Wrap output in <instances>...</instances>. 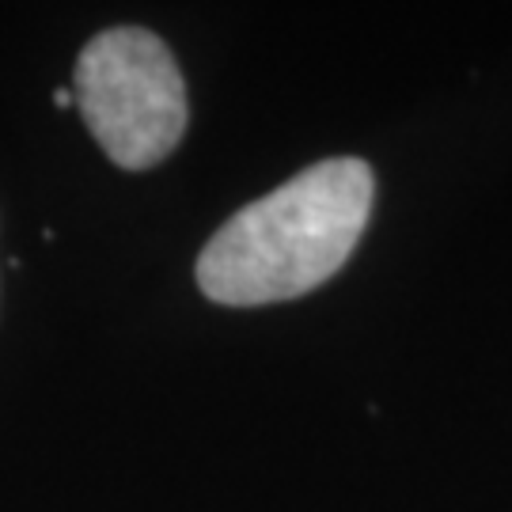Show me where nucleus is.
I'll use <instances>...</instances> for the list:
<instances>
[{
  "instance_id": "obj_1",
  "label": "nucleus",
  "mask_w": 512,
  "mask_h": 512,
  "mask_svg": "<svg viewBox=\"0 0 512 512\" xmlns=\"http://www.w3.org/2000/svg\"><path fill=\"white\" fill-rule=\"evenodd\" d=\"M365 160H323L243 205L205 243L198 285L228 308L293 300L338 274L372 213Z\"/></svg>"
},
{
  "instance_id": "obj_2",
  "label": "nucleus",
  "mask_w": 512,
  "mask_h": 512,
  "mask_svg": "<svg viewBox=\"0 0 512 512\" xmlns=\"http://www.w3.org/2000/svg\"><path fill=\"white\" fill-rule=\"evenodd\" d=\"M73 99L99 148L126 171L160 164L186 133L183 73L145 27L95 35L76 61Z\"/></svg>"
},
{
  "instance_id": "obj_3",
  "label": "nucleus",
  "mask_w": 512,
  "mask_h": 512,
  "mask_svg": "<svg viewBox=\"0 0 512 512\" xmlns=\"http://www.w3.org/2000/svg\"><path fill=\"white\" fill-rule=\"evenodd\" d=\"M54 103H57V107H69V103H73V92H69V88L54 92Z\"/></svg>"
}]
</instances>
